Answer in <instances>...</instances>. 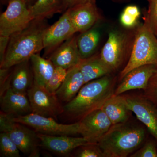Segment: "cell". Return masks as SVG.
Here are the masks:
<instances>
[{
    "label": "cell",
    "instance_id": "6da1fadb",
    "mask_svg": "<svg viewBox=\"0 0 157 157\" xmlns=\"http://www.w3.org/2000/svg\"><path fill=\"white\" fill-rule=\"evenodd\" d=\"M48 27L46 19H34L25 28L11 36L0 67H12L40 53L44 48L43 38Z\"/></svg>",
    "mask_w": 157,
    "mask_h": 157
},
{
    "label": "cell",
    "instance_id": "7a4b0ae2",
    "mask_svg": "<svg viewBox=\"0 0 157 157\" xmlns=\"http://www.w3.org/2000/svg\"><path fill=\"white\" fill-rule=\"evenodd\" d=\"M114 78L106 75L84 84L73 100L63 106L68 117L79 120L90 113L101 109L114 94Z\"/></svg>",
    "mask_w": 157,
    "mask_h": 157
},
{
    "label": "cell",
    "instance_id": "3957f363",
    "mask_svg": "<svg viewBox=\"0 0 157 157\" xmlns=\"http://www.w3.org/2000/svg\"><path fill=\"white\" fill-rule=\"evenodd\" d=\"M144 137L143 129L118 124L113 125L98 144L104 157H126L140 146Z\"/></svg>",
    "mask_w": 157,
    "mask_h": 157
},
{
    "label": "cell",
    "instance_id": "277c9868",
    "mask_svg": "<svg viewBox=\"0 0 157 157\" xmlns=\"http://www.w3.org/2000/svg\"><path fill=\"white\" fill-rule=\"evenodd\" d=\"M143 23L135 28V36L131 55L121 72L122 79L129 72L140 66L153 65L157 67V37L144 17Z\"/></svg>",
    "mask_w": 157,
    "mask_h": 157
},
{
    "label": "cell",
    "instance_id": "5b68a950",
    "mask_svg": "<svg viewBox=\"0 0 157 157\" xmlns=\"http://www.w3.org/2000/svg\"><path fill=\"white\" fill-rule=\"evenodd\" d=\"M135 28L131 31L112 29L108 33V39L100 55L112 73L118 70L127 57H130L135 39Z\"/></svg>",
    "mask_w": 157,
    "mask_h": 157
},
{
    "label": "cell",
    "instance_id": "8992f818",
    "mask_svg": "<svg viewBox=\"0 0 157 157\" xmlns=\"http://www.w3.org/2000/svg\"><path fill=\"white\" fill-rule=\"evenodd\" d=\"M14 117L1 111L0 131L9 135L25 155L40 156V140L37 132L25 125L14 121Z\"/></svg>",
    "mask_w": 157,
    "mask_h": 157
},
{
    "label": "cell",
    "instance_id": "52a82bcc",
    "mask_svg": "<svg viewBox=\"0 0 157 157\" xmlns=\"http://www.w3.org/2000/svg\"><path fill=\"white\" fill-rule=\"evenodd\" d=\"M14 121L25 125L37 133L45 135L74 136L80 134L79 122L72 124L58 123L54 118L32 113L13 117Z\"/></svg>",
    "mask_w": 157,
    "mask_h": 157
},
{
    "label": "cell",
    "instance_id": "ba28073f",
    "mask_svg": "<svg viewBox=\"0 0 157 157\" xmlns=\"http://www.w3.org/2000/svg\"><path fill=\"white\" fill-rule=\"evenodd\" d=\"M33 20L25 0H10L0 16V36L10 37L26 27Z\"/></svg>",
    "mask_w": 157,
    "mask_h": 157
},
{
    "label": "cell",
    "instance_id": "9c48e42d",
    "mask_svg": "<svg viewBox=\"0 0 157 157\" xmlns=\"http://www.w3.org/2000/svg\"><path fill=\"white\" fill-rule=\"evenodd\" d=\"M33 113L56 118L63 113V107L56 94L34 82L27 93Z\"/></svg>",
    "mask_w": 157,
    "mask_h": 157
},
{
    "label": "cell",
    "instance_id": "30bf717a",
    "mask_svg": "<svg viewBox=\"0 0 157 157\" xmlns=\"http://www.w3.org/2000/svg\"><path fill=\"white\" fill-rule=\"evenodd\" d=\"M76 33L67 10L59 19L49 26L45 31L43 38L45 56H49L61 44Z\"/></svg>",
    "mask_w": 157,
    "mask_h": 157
},
{
    "label": "cell",
    "instance_id": "8fae6325",
    "mask_svg": "<svg viewBox=\"0 0 157 157\" xmlns=\"http://www.w3.org/2000/svg\"><path fill=\"white\" fill-rule=\"evenodd\" d=\"M80 135L90 144H98L113 125L101 109L90 113L79 120Z\"/></svg>",
    "mask_w": 157,
    "mask_h": 157
},
{
    "label": "cell",
    "instance_id": "7c38bea8",
    "mask_svg": "<svg viewBox=\"0 0 157 157\" xmlns=\"http://www.w3.org/2000/svg\"><path fill=\"white\" fill-rule=\"evenodd\" d=\"M130 111L145 125L157 140V107L145 96H125Z\"/></svg>",
    "mask_w": 157,
    "mask_h": 157
},
{
    "label": "cell",
    "instance_id": "4fadbf2b",
    "mask_svg": "<svg viewBox=\"0 0 157 157\" xmlns=\"http://www.w3.org/2000/svg\"><path fill=\"white\" fill-rule=\"evenodd\" d=\"M67 10L77 33L89 29L103 19L96 2L78 4Z\"/></svg>",
    "mask_w": 157,
    "mask_h": 157
},
{
    "label": "cell",
    "instance_id": "5bb4252c",
    "mask_svg": "<svg viewBox=\"0 0 157 157\" xmlns=\"http://www.w3.org/2000/svg\"><path fill=\"white\" fill-rule=\"evenodd\" d=\"M40 147L60 155H67L76 148L90 144L83 137L59 135L52 136L38 133Z\"/></svg>",
    "mask_w": 157,
    "mask_h": 157
},
{
    "label": "cell",
    "instance_id": "9a60e30c",
    "mask_svg": "<svg viewBox=\"0 0 157 157\" xmlns=\"http://www.w3.org/2000/svg\"><path fill=\"white\" fill-rule=\"evenodd\" d=\"M76 34L65 41L58 46L48 59L56 67H60L69 70L78 66L81 62V56L77 45Z\"/></svg>",
    "mask_w": 157,
    "mask_h": 157
},
{
    "label": "cell",
    "instance_id": "2e32d148",
    "mask_svg": "<svg viewBox=\"0 0 157 157\" xmlns=\"http://www.w3.org/2000/svg\"><path fill=\"white\" fill-rule=\"evenodd\" d=\"M157 70V67L155 65H146L131 70L121 79L114 94L119 95L131 90H145L150 79Z\"/></svg>",
    "mask_w": 157,
    "mask_h": 157
},
{
    "label": "cell",
    "instance_id": "e0dca14e",
    "mask_svg": "<svg viewBox=\"0 0 157 157\" xmlns=\"http://www.w3.org/2000/svg\"><path fill=\"white\" fill-rule=\"evenodd\" d=\"M1 96V111L14 117L33 113L27 94L17 92L9 87Z\"/></svg>",
    "mask_w": 157,
    "mask_h": 157
},
{
    "label": "cell",
    "instance_id": "ac0fdd59",
    "mask_svg": "<svg viewBox=\"0 0 157 157\" xmlns=\"http://www.w3.org/2000/svg\"><path fill=\"white\" fill-rule=\"evenodd\" d=\"M34 81L33 72L30 59L12 67L9 86L13 90L27 94Z\"/></svg>",
    "mask_w": 157,
    "mask_h": 157
},
{
    "label": "cell",
    "instance_id": "d6986e66",
    "mask_svg": "<svg viewBox=\"0 0 157 157\" xmlns=\"http://www.w3.org/2000/svg\"><path fill=\"white\" fill-rule=\"evenodd\" d=\"M84 85V78L78 66L68 70L64 81L56 94L60 102L69 103Z\"/></svg>",
    "mask_w": 157,
    "mask_h": 157
},
{
    "label": "cell",
    "instance_id": "ffe728a7",
    "mask_svg": "<svg viewBox=\"0 0 157 157\" xmlns=\"http://www.w3.org/2000/svg\"><path fill=\"white\" fill-rule=\"evenodd\" d=\"M78 67L83 76L84 84L112 73L101 59L100 53L82 60Z\"/></svg>",
    "mask_w": 157,
    "mask_h": 157
},
{
    "label": "cell",
    "instance_id": "44dd1931",
    "mask_svg": "<svg viewBox=\"0 0 157 157\" xmlns=\"http://www.w3.org/2000/svg\"><path fill=\"white\" fill-rule=\"evenodd\" d=\"M111 121L113 125L124 123L128 120L130 110L125 96L113 94L101 108Z\"/></svg>",
    "mask_w": 157,
    "mask_h": 157
},
{
    "label": "cell",
    "instance_id": "7402d4cb",
    "mask_svg": "<svg viewBox=\"0 0 157 157\" xmlns=\"http://www.w3.org/2000/svg\"><path fill=\"white\" fill-rule=\"evenodd\" d=\"M99 23L85 31L77 36V45L82 59L92 56L101 41V33Z\"/></svg>",
    "mask_w": 157,
    "mask_h": 157
},
{
    "label": "cell",
    "instance_id": "603a6c76",
    "mask_svg": "<svg viewBox=\"0 0 157 157\" xmlns=\"http://www.w3.org/2000/svg\"><path fill=\"white\" fill-rule=\"evenodd\" d=\"M36 84L45 86L54 72L56 67L49 59L42 57L40 54L32 56L30 59Z\"/></svg>",
    "mask_w": 157,
    "mask_h": 157
},
{
    "label": "cell",
    "instance_id": "cb8c5ba5",
    "mask_svg": "<svg viewBox=\"0 0 157 157\" xmlns=\"http://www.w3.org/2000/svg\"><path fill=\"white\" fill-rule=\"evenodd\" d=\"M29 10L33 19H46L66 11L63 0H36Z\"/></svg>",
    "mask_w": 157,
    "mask_h": 157
},
{
    "label": "cell",
    "instance_id": "d4e9b609",
    "mask_svg": "<svg viewBox=\"0 0 157 157\" xmlns=\"http://www.w3.org/2000/svg\"><path fill=\"white\" fill-rule=\"evenodd\" d=\"M140 16L139 8L135 5H130L124 8L120 17L121 25L128 29H134L138 25Z\"/></svg>",
    "mask_w": 157,
    "mask_h": 157
},
{
    "label": "cell",
    "instance_id": "484cf974",
    "mask_svg": "<svg viewBox=\"0 0 157 157\" xmlns=\"http://www.w3.org/2000/svg\"><path fill=\"white\" fill-rule=\"evenodd\" d=\"M20 151L5 132L0 134V154L3 157H20Z\"/></svg>",
    "mask_w": 157,
    "mask_h": 157
},
{
    "label": "cell",
    "instance_id": "4316f807",
    "mask_svg": "<svg viewBox=\"0 0 157 157\" xmlns=\"http://www.w3.org/2000/svg\"><path fill=\"white\" fill-rule=\"evenodd\" d=\"M67 71L68 70L64 68L56 67L54 72L45 86V88L50 92L56 94L64 81Z\"/></svg>",
    "mask_w": 157,
    "mask_h": 157
},
{
    "label": "cell",
    "instance_id": "83f0119b",
    "mask_svg": "<svg viewBox=\"0 0 157 157\" xmlns=\"http://www.w3.org/2000/svg\"><path fill=\"white\" fill-rule=\"evenodd\" d=\"M148 2V9L145 12L144 17L149 25L157 37V0H147Z\"/></svg>",
    "mask_w": 157,
    "mask_h": 157
},
{
    "label": "cell",
    "instance_id": "f1b7e54d",
    "mask_svg": "<svg viewBox=\"0 0 157 157\" xmlns=\"http://www.w3.org/2000/svg\"><path fill=\"white\" fill-rule=\"evenodd\" d=\"M80 148L76 155V157H104L98 144H89L87 145L80 147Z\"/></svg>",
    "mask_w": 157,
    "mask_h": 157
},
{
    "label": "cell",
    "instance_id": "f546056e",
    "mask_svg": "<svg viewBox=\"0 0 157 157\" xmlns=\"http://www.w3.org/2000/svg\"><path fill=\"white\" fill-rule=\"evenodd\" d=\"M144 96L157 107V70L150 79Z\"/></svg>",
    "mask_w": 157,
    "mask_h": 157
},
{
    "label": "cell",
    "instance_id": "4dcf8cb0",
    "mask_svg": "<svg viewBox=\"0 0 157 157\" xmlns=\"http://www.w3.org/2000/svg\"><path fill=\"white\" fill-rule=\"evenodd\" d=\"M131 157H157V148L153 142H148Z\"/></svg>",
    "mask_w": 157,
    "mask_h": 157
},
{
    "label": "cell",
    "instance_id": "1f68e13d",
    "mask_svg": "<svg viewBox=\"0 0 157 157\" xmlns=\"http://www.w3.org/2000/svg\"><path fill=\"white\" fill-rule=\"evenodd\" d=\"M9 39L10 37L0 36V63L4 59Z\"/></svg>",
    "mask_w": 157,
    "mask_h": 157
},
{
    "label": "cell",
    "instance_id": "d6a6232c",
    "mask_svg": "<svg viewBox=\"0 0 157 157\" xmlns=\"http://www.w3.org/2000/svg\"><path fill=\"white\" fill-rule=\"evenodd\" d=\"M96 0H63L66 11L69 8L78 4L90 2H96Z\"/></svg>",
    "mask_w": 157,
    "mask_h": 157
},
{
    "label": "cell",
    "instance_id": "836d02e7",
    "mask_svg": "<svg viewBox=\"0 0 157 157\" xmlns=\"http://www.w3.org/2000/svg\"><path fill=\"white\" fill-rule=\"evenodd\" d=\"M25 1H26L29 6H30L36 2V0H25Z\"/></svg>",
    "mask_w": 157,
    "mask_h": 157
},
{
    "label": "cell",
    "instance_id": "e575fe53",
    "mask_svg": "<svg viewBox=\"0 0 157 157\" xmlns=\"http://www.w3.org/2000/svg\"><path fill=\"white\" fill-rule=\"evenodd\" d=\"M2 1L3 2L6 3V4H8L10 0H2Z\"/></svg>",
    "mask_w": 157,
    "mask_h": 157
}]
</instances>
